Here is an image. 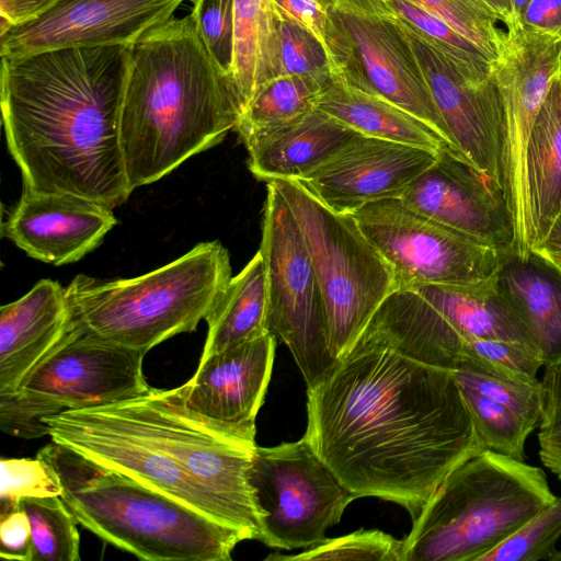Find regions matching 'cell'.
Masks as SVG:
<instances>
[{"label":"cell","mask_w":561,"mask_h":561,"mask_svg":"<svg viewBox=\"0 0 561 561\" xmlns=\"http://www.w3.org/2000/svg\"><path fill=\"white\" fill-rule=\"evenodd\" d=\"M205 320L208 329L201 358L270 333L266 274L260 250L230 279Z\"/></svg>","instance_id":"obj_27"},{"label":"cell","mask_w":561,"mask_h":561,"mask_svg":"<svg viewBox=\"0 0 561 561\" xmlns=\"http://www.w3.org/2000/svg\"><path fill=\"white\" fill-rule=\"evenodd\" d=\"M275 348L276 336L270 332L201 358L194 376L180 387L186 404L213 420L256 432Z\"/></svg>","instance_id":"obj_19"},{"label":"cell","mask_w":561,"mask_h":561,"mask_svg":"<svg viewBox=\"0 0 561 561\" xmlns=\"http://www.w3.org/2000/svg\"><path fill=\"white\" fill-rule=\"evenodd\" d=\"M515 20L528 28L561 37V0H531Z\"/></svg>","instance_id":"obj_43"},{"label":"cell","mask_w":561,"mask_h":561,"mask_svg":"<svg viewBox=\"0 0 561 561\" xmlns=\"http://www.w3.org/2000/svg\"><path fill=\"white\" fill-rule=\"evenodd\" d=\"M116 222L112 208L89 198L24 190L1 232L28 256L59 266L98 248Z\"/></svg>","instance_id":"obj_18"},{"label":"cell","mask_w":561,"mask_h":561,"mask_svg":"<svg viewBox=\"0 0 561 561\" xmlns=\"http://www.w3.org/2000/svg\"><path fill=\"white\" fill-rule=\"evenodd\" d=\"M560 76H561V60H560V71H559Z\"/></svg>","instance_id":"obj_49"},{"label":"cell","mask_w":561,"mask_h":561,"mask_svg":"<svg viewBox=\"0 0 561 561\" xmlns=\"http://www.w3.org/2000/svg\"><path fill=\"white\" fill-rule=\"evenodd\" d=\"M405 32L454 142L503 190L505 113L493 76L471 80L443 54Z\"/></svg>","instance_id":"obj_16"},{"label":"cell","mask_w":561,"mask_h":561,"mask_svg":"<svg viewBox=\"0 0 561 561\" xmlns=\"http://www.w3.org/2000/svg\"><path fill=\"white\" fill-rule=\"evenodd\" d=\"M242 108L192 13L130 45L119 138L133 191L171 173L236 129Z\"/></svg>","instance_id":"obj_3"},{"label":"cell","mask_w":561,"mask_h":561,"mask_svg":"<svg viewBox=\"0 0 561 561\" xmlns=\"http://www.w3.org/2000/svg\"><path fill=\"white\" fill-rule=\"evenodd\" d=\"M561 538V496L479 561H551Z\"/></svg>","instance_id":"obj_34"},{"label":"cell","mask_w":561,"mask_h":561,"mask_svg":"<svg viewBox=\"0 0 561 561\" xmlns=\"http://www.w3.org/2000/svg\"><path fill=\"white\" fill-rule=\"evenodd\" d=\"M515 19L524 11L531 0H510Z\"/></svg>","instance_id":"obj_47"},{"label":"cell","mask_w":561,"mask_h":561,"mask_svg":"<svg viewBox=\"0 0 561 561\" xmlns=\"http://www.w3.org/2000/svg\"><path fill=\"white\" fill-rule=\"evenodd\" d=\"M146 353L70 328L21 389L64 410L107 405L136 398L151 387L145 379Z\"/></svg>","instance_id":"obj_14"},{"label":"cell","mask_w":561,"mask_h":561,"mask_svg":"<svg viewBox=\"0 0 561 561\" xmlns=\"http://www.w3.org/2000/svg\"><path fill=\"white\" fill-rule=\"evenodd\" d=\"M231 278L228 250L219 241H208L134 278L79 274L66 291L75 324L147 354L174 335L195 331Z\"/></svg>","instance_id":"obj_5"},{"label":"cell","mask_w":561,"mask_h":561,"mask_svg":"<svg viewBox=\"0 0 561 561\" xmlns=\"http://www.w3.org/2000/svg\"><path fill=\"white\" fill-rule=\"evenodd\" d=\"M57 0H0V19L8 24L27 21L45 11Z\"/></svg>","instance_id":"obj_44"},{"label":"cell","mask_w":561,"mask_h":561,"mask_svg":"<svg viewBox=\"0 0 561 561\" xmlns=\"http://www.w3.org/2000/svg\"><path fill=\"white\" fill-rule=\"evenodd\" d=\"M399 198L424 217L505 254L513 253L514 229L502 187L450 150H439Z\"/></svg>","instance_id":"obj_15"},{"label":"cell","mask_w":561,"mask_h":561,"mask_svg":"<svg viewBox=\"0 0 561 561\" xmlns=\"http://www.w3.org/2000/svg\"><path fill=\"white\" fill-rule=\"evenodd\" d=\"M268 182L288 203L304 236L322 293L331 351L340 360L398 289L394 273L351 214L330 209L297 180Z\"/></svg>","instance_id":"obj_8"},{"label":"cell","mask_w":561,"mask_h":561,"mask_svg":"<svg viewBox=\"0 0 561 561\" xmlns=\"http://www.w3.org/2000/svg\"><path fill=\"white\" fill-rule=\"evenodd\" d=\"M437 152L357 134L299 181L330 209L351 214L364 205L400 197Z\"/></svg>","instance_id":"obj_17"},{"label":"cell","mask_w":561,"mask_h":561,"mask_svg":"<svg viewBox=\"0 0 561 561\" xmlns=\"http://www.w3.org/2000/svg\"><path fill=\"white\" fill-rule=\"evenodd\" d=\"M195 0H57L36 16L0 23V55L64 47L130 46Z\"/></svg>","instance_id":"obj_13"},{"label":"cell","mask_w":561,"mask_h":561,"mask_svg":"<svg viewBox=\"0 0 561 561\" xmlns=\"http://www.w3.org/2000/svg\"><path fill=\"white\" fill-rule=\"evenodd\" d=\"M304 436L357 497L401 505L412 522L444 479L484 449L453 371L410 355L370 322L307 388Z\"/></svg>","instance_id":"obj_1"},{"label":"cell","mask_w":561,"mask_h":561,"mask_svg":"<svg viewBox=\"0 0 561 561\" xmlns=\"http://www.w3.org/2000/svg\"><path fill=\"white\" fill-rule=\"evenodd\" d=\"M71 324L66 288L38 280L20 299L0 308V393L19 391L60 343Z\"/></svg>","instance_id":"obj_20"},{"label":"cell","mask_w":561,"mask_h":561,"mask_svg":"<svg viewBox=\"0 0 561 561\" xmlns=\"http://www.w3.org/2000/svg\"><path fill=\"white\" fill-rule=\"evenodd\" d=\"M37 456L61 483L78 524L148 561H230L243 536L186 505L51 440Z\"/></svg>","instance_id":"obj_4"},{"label":"cell","mask_w":561,"mask_h":561,"mask_svg":"<svg viewBox=\"0 0 561 561\" xmlns=\"http://www.w3.org/2000/svg\"><path fill=\"white\" fill-rule=\"evenodd\" d=\"M0 556L7 560L33 561L30 520L19 501H0Z\"/></svg>","instance_id":"obj_42"},{"label":"cell","mask_w":561,"mask_h":561,"mask_svg":"<svg viewBox=\"0 0 561 561\" xmlns=\"http://www.w3.org/2000/svg\"><path fill=\"white\" fill-rule=\"evenodd\" d=\"M410 1L445 21L494 61L505 31L496 26V15L481 0Z\"/></svg>","instance_id":"obj_35"},{"label":"cell","mask_w":561,"mask_h":561,"mask_svg":"<svg viewBox=\"0 0 561 561\" xmlns=\"http://www.w3.org/2000/svg\"><path fill=\"white\" fill-rule=\"evenodd\" d=\"M316 107L365 136L421 147L434 152L447 149L467 159L416 116L375 92L350 83L339 75L332 73L325 82Z\"/></svg>","instance_id":"obj_23"},{"label":"cell","mask_w":561,"mask_h":561,"mask_svg":"<svg viewBox=\"0 0 561 561\" xmlns=\"http://www.w3.org/2000/svg\"><path fill=\"white\" fill-rule=\"evenodd\" d=\"M129 58L124 45L1 57L2 124L24 190L112 209L128 199L119 117Z\"/></svg>","instance_id":"obj_2"},{"label":"cell","mask_w":561,"mask_h":561,"mask_svg":"<svg viewBox=\"0 0 561 561\" xmlns=\"http://www.w3.org/2000/svg\"><path fill=\"white\" fill-rule=\"evenodd\" d=\"M453 377L459 387H468L505 405L535 430L543 410L541 380L491 375L470 369H455Z\"/></svg>","instance_id":"obj_32"},{"label":"cell","mask_w":561,"mask_h":561,"mask_svg":"<svg viewBox=\"0 0 561 561\" xmlns=\"http://www.w3.org/2000/svg\"><path fill=\"white\" fill-rule=\"evenodd\" d=\"M505 26L515 20L510 0H481Z\"/></svg>","instance_id":"obj_46"},{"label":"cell","mask_w":561,"mask_h":561,"mask_svg":"<svg viewBox=\"0 0 561 561\" xmlns=\"http://www.w3.org/2000/svg\"><path fill=\"white\" fill-rule=\"evenodd\" d=\"M557 499L546 472L489 449L439 484L404 540V561H479Z\"/></svg>","instance_id":"obj_6"},{"label":"cell","mask_w":561,"mask_h":561,"mask_svg":"<svg viewBox=\"0 0 561 561\" xmlns=\"http://www.w3.org/2000/svg\"><path fill=\"white\" fill-rule=\"evenodd\" d=\"M329 1L334 26L332 73L416 116L465 156L435 104L405 30L386 1Z\"/></svg>","instance_id":"obj_10"},{"label":"cell","mask_w":561,"mask_h":561,"mask_svg":"<svg viewBox=\"0 0 561 561\" xmlns=\"http://www.w3.org/2000/svg\"><path fill=\"white\" fill-rule=\"evenodd\" d=\"M495 276L474 284L414 283L405 288L423 297L466 341L499 339L533 346L524 325L499 293Z\"/></svg>","instance_id":"obj_24"},{"label":"cell","mask_w":561,"mask_h":561,"mask_svg":"<svg viewBox=\"0 0 561 561\" xmlns=\"http://www.w3.org/2000/svg\"><path fill=\"white\" fill-rule=\"evenodd\" d=\"M325 82L307 76L277 77L243 110L236 127L240 138L244 140L272 130L316 108Z\"/></svg>","instance_id":"obj_28"},{"label":"cell","mask_w":561,"mask_h":561,"mask_svg":"<svg viewBox=\"0 0 561 561\" xmlns=\"http://www.w3.org/2000/svg\"><path fill=\"white\" fill-rule=\"evenodd\" d=\"M280 16L294 21L312 34L324 47L329 60L333 21L329 0H273Z\"/></svg>","instance_id":"obj_41"},{"label":"cell","mask_w":561,"mask_h":561,"mask_svg":"<svg viewBox=\"0 0 561 561\" xmlns=\"http://www.w3.org/2000/svg\"><path fill=\"white\" fill-rule=\"evenodd\" d=\"M495 284L543 365L561 362V272L535 253L520 257L511 252L503 257Z\"/></svg>","instance_id":"obj_22"},{"label":"cell","mask_w":561,"mask_h":561,"mask_svg":"<svg viewBox=\"0 0 561 561\" xmlns=\"http://www.w3.org/2000/svg\"><path fill=\"white\" fill-rule=\"evenodd\" d=\"M357 134L334 117L311 110L301 117L243 141L249 169L259 180H300Z\"/></svg>","instance_id":"obj_21"},{"label":"cell","mask_w":561,"mask_h":561,"mask_svg":"<svg viewBox=\"0 0 561 561\" xmlns=\"http://www.w3.org/2000/svg\"><path fill=\"white\" fill-rule=\"evenodd\" d=\"M279 39V77L297 75L323 82L329 80L332 73L329 56L312 34L294 21L280 16Z\"/></svg>","instance_id":"obj_36"},{"label":"cell","mask_w":561,"mask_h":561,"mask_svg":"<svg viewBox=\"0 0 561 561\" xmlns=\"http://www.w3.org/2000/svg\"><path fill=\"white\" fill-rule=\"evenodd\" d=\"M458 388L484 449L525 460L526 442L535 428L505 405L474 389Z\"/></svg>","instance_id":"obj_31"},{"label":"cell","mask_w":561,"mask_h":561,"mask_svg":"<svg viewBox=\"0 0 561 561\" xmlns=\"http://www.w3.org/2000/svg\"><path fill=\"white\" fill-rule=\"evenodd\" d=\"M265 560H378L404 561V540L378 529H359L352 534L329 539L293 556L273 553Z\"/></svg>","instance_id":"obj_33"},{"label":"cell","mask_w":561,"mask_h":561,"mask_svg":"<svg viewBox=\"0 0 561 561\" xmlns=\"http://www.w3.org/2000/svg\"><path fill=\"white\" fill-rule=\"evenodd\" d=\"M262 240L270 332L285 343L307 388L322 382L339 360L331 351L322 293L298 222L267 182Z\"/></svg>","instance_id":"obj_9"},{"label":"cell","mask_w":561,"mask_h":561,"mask_svg":"<svg viewBox=\"0 0 561 561\" xmlns=\"http://www.w3.org/2000/svg\"><path fill=\"white\" fill-rule=\"evenodd\" d=\"M100 408L184 468L244 539L262 540L261 516L249 482L256 432L194 411L180 387L151 388L136 398Z\"/></svg>","instance_id":"obj_7"},{"label":"cell","mask_w":561,"mask_h":561,"mask_svg":"<svg viewBox=\"0 0 561 561\" xmlns=\"http://www.w3.org/2000/svg\"><path fill=\"white\" fill-rule=\"evenodd\" d=\"M351 215L391 266L398 289L414 283L484 282L505 255L413 211L399 197L369 203Z\"/></svg>","instance_id":"obj_12"},{"label":"cell","mask_w":561,"mask_h":561,"mask_svg":"<svg viewBox=\"0 0 561 561\" xmlns=\"http://www.w3.org/2000/svg\"><path fill=\"white\" fill-rule=\"evenodd\" d=\"M533 253L561 272V209Z\"/></svg>","instance_id":"obj_45"},{"label":"cell","mask_w":561,"mask_h":561,"mask_svg":"<svg viewBox=\"0 0 561 561\" xmlns=\"http://www.w3.org/2000/svg\"><path fill=\"white\" fill-rule=\"evenodd\" d=\"M32 531L33 561L80 560L77 519L60 496L21 497Z\"/></svg>","instance_id":"obj_30"},{"label":"cell","mask_w":561,"mask_h":561,"mask_svg":"<svg viewBox=\"0 0 561 561\" xmlns=\"http://www.w3.org/2000/svg\"><path fill=\"white\" fill-rule=\"evenodd\" d=\"M533 250L561 209V76L536 116L527 150Z\"/></svg>","instance_id":"obj_26"},{"label":"cell","mask_w":561,"mask_h":561,"mask_svg":"<svg viewBox=\"0 0 561 561\" xmlns=\"http://www.w3.org/2000/svg\"><path fill=\"white\" fill-rule=\"evenodd\" d=\"M543 410L538 427L539 459L561 480V362L543 367Z\"/></svg>","instance_id":"obj_40"},{"label":"cell","mask_w":561,"mask_h":561,"mask_svg":"<svg viewBox=\"0 0 561 561\" xmlns=\"http://www.w3.org/2000/svg\"><path fill=\"white\" fill-rule=\"evenodd\" d=\"M193 5L191 13L205 46L230 79L234 0H195Z\"/></svg>","instance_id":"obj_38"},{"label":"cell","mask_w":561,"mask_h":561,"mask_svg":"<svg viewBox=\"0 0 561 561\" xmlns=\"http://www.w3.org/2000/svg\"><path fill=\"white\" fill-rule=\"evenodd\" d=\"M279 20L273 0H234L230 80L242 112L267 83L279 77Z\"/></svg>","instance_id":"obj_25"},{"label":"cell","mask_w":561,"mask_h":561,"mask_svg":"<svg viewBox=\"0 0 561 561\" xmlns=\"http://www.w3.org/2000/svg\"><path fill=\"white\" fill-rule=\"evenodd\" d=\"M551 561H561V550H557Z\"/></svg>","instance_id":"obj_48"},{"label":"cell","mask_w":561,"mask_h":561,"mask_svg":"<svg viewBox=\"0 0 561 561\" xmlns=\"http://www.w3.org/2000/svg\"><path fill=\"white\" fill-rule=\"evenodd\" d=\"M402 26L449 59L466 77L484 81L492 77V60L445 21L410 0H385Z\"/></svg>","instance_id":"obj_29"},{"label":"cell","mask_w":561,"mask_h":561,"mask_svg":"<svg viewBox=\"0 0 561 561\" xmlns=\"http://www.w3.org/2000/svg\"><path fill=\"white\" fill-rule=\"evenodd\" d=\"M0 501L18 502L21 497L60 496L61 483L43 458H2Z\"/></svg>","instance_id":"obj_37"},{"label":"cell","mask_w":561,"mask_h":561,"mask_svg":"<svg viewBox=\"0 0 561 561\" xmlns=\"http://www.w3.org/2000/svg\"><path fill=\"white\" fill-rule=\"evenodd\" d=\"M64 411L57 403L23 389L0 393V430L25 439L48 435L45 416Z\"/></svg>","instance_id":"obj_39"},{"label":"cell","mask_w":561,"mask_h":561,"mask_svg":"<svg viewBox=\"0 0 561 561\" xmlns=\"http://www.w3.org/2000/svg\"><path fill=\"white\" fill-rule=\"evenodd\" d=\"M249 482L272 548H311L327 539L347 505L358 499L302 436L273 447L256 446Z\"/></svg>","instance_id":"obj_11"}]
</instances>
